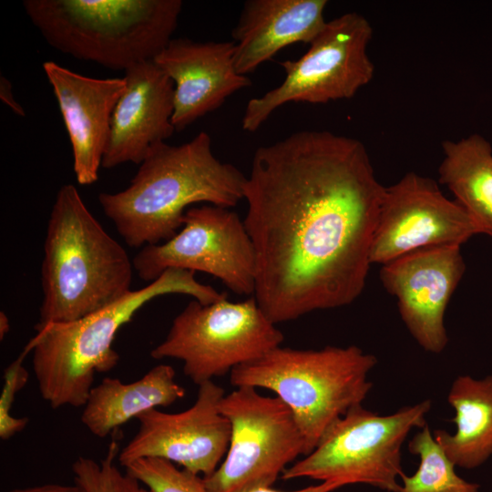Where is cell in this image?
<instances>
[{
    "instance_id": "d6986e66",
    "label": "cell",
    "mask_w": 492,
    "mask_h": 492,
    "mask_svg": "<svg viewBox=\"0 0 492 492\" xmlns=\"http://www.w3.org/2000/svg\"><path fill=\"white\" fill-rule=\"evenodd\" d=\"M185 395L169 364H158L131 383L106 377L91 389L81 422L98 438H104L132 418L159 407H167Z\"/></svg>"
},
{
    "instance_id": "f1b7e54d",
    "label": "cell",
    "mask_w": 492,
    "mask_h": 492,
    "mask_svg": "<svg viewBox=\"0 0 492 492\" xmlns=\"http://www.w3.org/2000/svg\"><path fill=\"white\" fill-rule=\"evenodd\" d=\"M10 330V323L7 315L4 313H0V339L3 338L8 333Z\"/></svg>"
},
{
    "instance_id": "ba28073f",
    "label": "cell",
    "mask_w": 492,
    "mask_h": 492,
    "mask_svg": "<svg viewBox=\"0 0 492 492\" xmlns=\"http://www.w3.org/2000/svg\"><path fill=\"white\" fill-rule=\"evenodd\" d=\"M283 339L253 295L206 305L194 299L173 319L150 356L180 360L184 374L199 386L261 357Z\"/></svg>"
},
{
    "instance_id": "9a60e30c",
    "label": "cell",
    "mask_w": 492,
    "mask_h": 492,
    "mask_svg": "<svg viewBox=\"0 0 492 492\" xmlns=\"http://www.w3.org/2000/svg\"><path fill=\"white\" fill-rule=\"evenodd\" d=\"M233 41L172 38L154 62L174 83L172 124L179 131L251 85L238 73Z\"/></svg>"
},
{
    "instance_id": "cb8c5ba5",
    "label": "cell",
    "mask_w": 492,
    "mask_h": 492,
    "mask_svg": "<svg viewBox=\"0 0 492 492\" xmlns=\"http://www.w3.org/2000/svg\"><path fill=\"white\" fill-rule=\"evenodd\" d=\"M149 492H210L203 477L168 460L139 458L125 467Z\"/></svg>"
},
{
    "instance_id": "484cf974",
    "label": "cell",
    "mask_w": 492,
    "mask_h": 492,
    "mask_svg": "<svg viewBox=\"0 0 492 492\" xmlns=\"http://www.w3.org/2000/svg\"><path fill=\"white\" fill-rule=\"evenodd\" d=\"M343 487V485L337 482L324 481L320 482L317 485L309 486L301 489L292 491H280L272 488V487H255L245 489L241 492H333L338 488Z\"/></svg>"
},
{
    "instance_id": "2e32d148",
    "label": "cell",
    "mask_w": 492,
    "mask_h": 492,
    "mask_svg": "<svg viewBox=\"0 0 492 492\" xmlns=\"http://www.w3.org/2000/svg\"><path fill=\"white\" fill-rule=\"evenodd\" d=\"M69 137L73 169L80 185L98 179L116 105L126 88L123 77L96 78L53 61L43 64Z\"/></svg>"
},
{
    "instance_id": "e0dca14e",
    "label": "cell",
    "mask_w": 492,
    "mask_h": 492,
    "mask_svg": "<svg viewBox=\"0 0 492 492\" xmlns=\"http://www.w3.org/2000/svg\"><path fill=\"white\" fill-rule=\"evenodd\" d=\"M126 88L111 119L102 167L140 164L150 149L176 130L172 124L174 83L154 60L125 71Z\"/></svg>"
},
{
    "instance_id": "44dd1931",
    "label": "cell",
    "mask_w": 492,
    "mask_h": 492,
    "mask_svg": "<svg viewBox=\"0 0 492 492\" xmlns=\"http://www.w3.org/2000/svg\"><path fill=\"white\" fill-rule=\"evenodd\" d=\"M439 181L474 221L479 233L492 237V147L479 134L442 143Z\"/></svg>"
},
{
    "instance_id": "277c9868",
    "label": "cell",
    "mask_w": 492,
    "mask_h": 492,
    "mask_svg": "<svg viewBox=\"0 0 492 492\" xmlns=\"http://www.w3.org/2000/svg\"><path fill=\"white\" fill-rule=\"evenodd\" d=\"M170 293L190 295L205 305L227 297L199 282L195 272L169 269L147 286L84 318L36 325V333L27 343L42 398L53 409L84 406L95 374L109 372L119 361L113 349L118 330L147 302Z\"/></svg>"
},
{
    "instance_id": "ac0fdd59",
    "label": "cell",
    "mask_w": 492,
    "mask_h": 492,
    "mask_svg": "<svg viewBox=\"0 0 492 492\" xmlns=\"http://www.w3.org/2000/svg\"><path fill=\"white\" fill-rule=\"evenodd\" d=\"M326 0H247L231 31L234 64L246 76L294 43L310 44L324 28Z\"/></svg>"
},
{
    "instance_id": "4316f807",
    "label": "cell",
    "mask_w": 492,
    "mask_h": 492,
    "mask_svg": "<svg viewBox=\"0 0 492 492\" xmlns=\"http://www.w3.org/2000/svg\"><path fill=\"white\" fill-rule=\"evenodd\" d=\"M0 99L9 107L15 114L25 117L23 107L15 99L11 82L4 76L0 77Z\"/></svg>"
},
{
    "instance_id": "5bb4252c",
    "label": "cell",
    "mask_w": 492,
    "mask_h": 492,
    "mask_svg": "<svg viewBox=\"0 0 492 492\" xmlns=\"http://www.w3.org/2000/svg\"><path fill=\"white\" fill-rule=\"evenodd\" d=\"M460 247L421 248L383 264L380 272L406 328L426 352L439 354L448 343L445 313L466 270Z\"/></svg>"
},
{
    "instance_id": "5b68a950",
    "label": "cell",
    "mask_w": 492,
    "mask_h": 492,
    "mask_svg": "<svg viewBox=\"0 0 492 492\" xmlns=\"http://www.w3.org/2000/svg\"><path fill=\"white\" fill-rule=\"evenodd\" d=\"M46 41L75 58L124 70L154 58L172 39L180 0H26Z\"/></svg>"
},
{
    "instance_id": "d4e9b609",
    "label": "cell",
    "mask_w": 492,
    "mask_h": 492,
    "mask_svg": "<svg viewBox=\"0 0 492 492\" xmlns=\"http://www.w3.org/2000/svg\"><path fill=\"white\" fill-rule=\"evenodd\" d=\"M32 349L27 343L19 356L4 371L3 387L0 395V438L7 440L25 429L26 417H15L11 410L16 394L26 384L29 374L23 365L26 356Z\"/></svg>"
},
{
    "instance_id": "6da1fadb",
    "label": "cell",
    "mask_w": 492,
    "mask_h": 492,
    "mask_svg": "<svg viewBox=\"0 0 492 492\" xmlns=\"http://www.w3.org/2000/svg\"><path fill=\"white\" fill-rule=\"evenodd\" d=\"M384 188L354 138L302 130L256 149L243 222L256 256L253 296L273 323L360 296Z\"/></svg>"
},
{
    "instance_id": "52a82bcc",
    "label": "cell",
    "mask_w": 492,
    "mask_h": 492,
    "mask_svg": "<svg viewBox=\"0 0 492 492\" xmlns=\"http://www.w3.org/2000/svg\"><path fill=\"white\" fill-rule=\"evenodd\" d=\"M432 406L426 399L381 415L363 405L351 408L324 433L314 449L288 466L281 477H308L343 485L365 484L397 492L402 446L412 429L426 425Z\"/></svg>"
},
{
    "instance_id": "8fae6325",
    "label": "cell",
    "mask_w": 492,
    "mask_h": 492,
    "mask_svg": "<svg viewBox=\"0 0 492 492\" xmlns=\"http://www.w3.org/2000/svg\"><path fill=\"white\" fill-rule=\"evenodd\" d=\"M132 263L149 282L169 269H181L210 274L237 294L252 296L255 291L254 247L243 220L230 208L191 206L175 236L143 247Z\"/></svg>"
},
{
    "instance_id": "9c48e42d",
    "label": "cell",
    "mask_w": 492,
    "mask_h": 492,
    "mask_svg": "<svg viewBox=\"0 0 492 492\" xmlns=\"http://www.w3.org/2000/svg\"><path fill=\"white\" fill-rule=\"evenodd\" d=\"M372 36L371 24L356 12L327 21L301 57L280 62L284 80L247 103L242 128L256 131L286 103L324 104L353 97L374 77V67L367 53Z\"/></svg>"
},
{
    "instance_id": "8992f818",
    "label": "cell",
    "mask_w": 492,
    "mask_h": 492,
    "mask_svg": "<svg viewBox=\"0 0 492 492\" xmlns=\"http://www.w3.org/2000/svg\"><path fill=\"white\" fill-rule=\"evenodd\" d=\"M376 364L374 354L355 345L318 350L281 345L234 368L230 382L235 387L268 389L285 403L308 455L336 420L363 404L373 386L368 375Z\"/></svg>"
},
{
    "instance_id": "83f0119b",
    "label": "cell",
    "mask_w": 492,
    "mask_h": 492,
    "mask_svg": "<svg viewBox=\"0 0 492 492\" xmlns=\"http://www.w3.org/2000/svg\"><path fill=\"white\" fill-rule=\"evenodd\" d=\"M9 492H87L82 487L74 485L45 484L27 487H18Z\"/></svg>"
},
{
    "instance_id": "7a4b0ae2",
    "label": "cell",
    "mask_w": 492,
    "mask_h": 492,
    "mask_svg": "<svg viewBox=\"0 0 492 492\" xmlns=\"http://www.w3.org/2000/svg\"><path fill=\"white\" fill-rule=\"evenodd\" d=\"M246 179L214 156L210 136L201 131L179 146L155 145L128 187L102 192L98 201L124 241L139 248L175 236L192 204L236 206L244 198Z\"/></svg>"
},
{
    "instance_id": "30bf717a",
    "label": "cell",
    "mask_w": 492,
    "mask_h": 492,
    "mask_svg": "<svg viewBox=\"0 0 492 492\" xmlns=\"http://www.w3.org/2000/svg\"><path fill=\"white\" fill-rule=\"evenodd\" d=\"M231 425L227 453L209 477L210 492L272 487L298 456L306 455L302 432L288 405L251 386L236 387L220 403Z\"/></svg>"
},
{
    "instance_id": "7402d4cb",
    "label": "cell",
    "mask_w": 492,
    "mask_h": 492,
    "mask_svg": "<svg viewBox=\"0 0 492 492\" xmlns=\"http://www.w3.org/2000/svg\"><path fill=\"white\" fill-rule=\"evenodd\" d=\"M408 449L419 457L412 476H401L397 492H479V486L460 477L456 466L436 441L427 424L412 437Z\"/></svg>"
},
{
    "instance_id": "3957f363",
    "label": "cell",
    "mask_w": 492,
    "mask_h": 492,
    "mask_svg": "<svg viewBox=\"0 0 492 492\" xmlns=\"http://www.w3.org/2000/svg\"><path fill=\"white\" fill-rule=\"evenodd\" d=\"M132 268L77 188L63 185L47 221L36 325L77 321L120 301L131 292Z\"/></svg>"
},
{
    "instance_id": "4fadbf2b",
    "label": "cell",
    "mask_w": 492,
    "mask_h": 492,
    "mask_svg": "<svg viewBox=\"0 0 492 492\" xmlns=\"http://www.w3.org/2000/svg\"><path fill=\"white\" fill-rule=\"evenodd\" d=\"M222 387L209 381L199 385L195 403L179 413L150 409L138 416V430L119 451L125 468L144 457H157L202 477L223 460L230 444L231 425L221 414Z\"/></svg>"
},
{
    "instance_id": "603a6c76",
    "label": "cell",
    "mask_w": 492,
    "mask_h": 492,
    "mask_svg": "<svg viewBox=\"0 0 492 492\" xmlns=\"http://www.w3.org/2000/svg\"><path fill=\"white\" fill-rule=\"evenodd\" d=\"M118 453V445L112 440L99 462L85 456L77 458L72 465L74 483L87 492H149L135 477L117 466L115 460Z\"/></svg>"
},
{
    "instance_id": "ffe728a7",
    "label": "cell",
    "mask_w": 492,
    "mask_h": 492,
    "mask_svg": "<svg viewBox=\"0 0 492 492\" xmlns=\"http://www.w3.org/2000/svg\"><path fill=\"white\" fill-rule=\"evenodd\" d=\"M447 402L455 410L456 432L436 429L433 436L456 466L478 467L492 456V374L457 376Z\"/></svg>"
},
{
    "instance_id": "7c38bea8",
    "label": "cell",
    "mask_w": 492,
    "mask_h": 492,
    "mask_svg": "<svg viewBox=\"0 0 492 492\" xmlns=\"http://www.w3.org/2000/svg\"><path fill=\"white\" fill-rule=\"evenodd\" d=\"M477 233L464 208L447 199L432 179L408 172L384 188L371 263L385 264L421 248L461 246Z\"/></svg>"
}]
</instances>
